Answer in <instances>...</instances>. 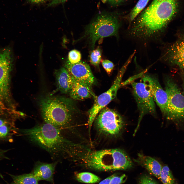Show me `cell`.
Here are the masks:
<instances>
[{
  "mask_svg": "<svg viewBox=\"0 0 184 184\" xmlns=\"http://www.w3.org/2000/svg\"><path fill=\"white\" fill-rule=\"evenodd\" d=\"M178 0H153L130 27L133 37L147 40L157 37L177 11Z\"/></svg>",
  "mask_w": 184,
  "mask_h": 184,
  "instance_id": "6da1fadb",
  "label": "cell"
},
{
  "mask_svg": "<svg viewBox=\"0 0 184 184\" xmlns=\"http://www.w3.org/2000/svg\"><path fill=\"white\" fill-rule=\"evenodd\" d=\"M21 132L31 142L53 156L71 155L73 153L72 144L64 137L59 129L50 124L37 125Z\"/></svg>",
  "mask_w": 184,
  "mask_h": 184,
  "instance_id": "7a4b0ae2",
  "label": "cell"
},
{
  "mask_svg": "<svg viewBox=\"0 0 184 184\" xmlns=\"http://www.w3.org/2000/svg\"><path fill=\"white\" fill-rule=\"evenodd\" d=\"M39 104L44 121L59 129L70 124L76 111L72 100L62 96L43 97L39 100Z\"/></svg>",
  "mask_w": 184,
  "mask_h": 184,
  "instance_id": "3957f363",
  "label": "cell"
},
{
  "mask_svg": "<svg viewBox=\"0 0 184 184\" xmlns=\"http://www.w3.org/2000/svg\"><path fill=\"white\" fill-rule=\"evenodd\" d=\"M81 160L87 167L99 171L126 170L133 166L132 162L127 154L118 148L88 152L82 157Z\"/></svg>",
  "mask_w": 184,
  "mask_h": 184,
  "instance_id": "277c9868",
  "label": "cell"
},
{
  "mask_svg": "<svg viewBox=\"0 0 184 184\" xmlns=\"http://www.w3.org/2000/svg\"><path fill=\"white\" fill-rule=\"evenodd\" d=\"M120 25L119 20L116 15L107 13L100 14L86 27L83 36L79 39L86 38L93 49L99 39L117 36Z\"/></svg>",
  "mask_w": 184,
  "mask_h": 184,
  "instance_id": "5b68a950",
  "label": "cell"
},
{
  "mask_svg": "<svg viewBox=\"0 0 184 184\" xmlns=\"http://www.w3.org/2000/svg\"><path fill=\"white\" fill-rule=\"evenodd\" d=\"M13 55L10 47L0 49V109L2 110L12 109L13 107L10 88Z\"/></svg>",
  "mask_w": 184,
  "mask_h": 184,
  "instance_id": "8992f818",
  "label": "cell"
},
{
  "mask_svg": "<svg viewBox=\"0 0 184 184\" xmlns=\"http://www.w3.org/2000/svg\"><path fill=\"white\" fill-rule=\"evenodd\" d=\"M164 82L168 96V112L166 118L178 126L184 123V95L174 80L166 76Z\"/></svg>",
  "mask_w": 184,
  "mask_h": 184,
  "instance_id": "52a82bcc",
  "label": "cell"
},
{
  "mask_svg": "<svg viewBox=\"0 0 184 184\" xmlns=\"http://www.w3.org/2000/svg\"><path fill=\"white\" fill-rule=\"evenodd\" d=\"M129 64V62L126 61L119 71L116 78L110 87L106 91L98 96H96L94 99L93 105L88 112V124L89 131L100 111L116 97L117 91L121 86V81L123 76Z\"/></svg>",
  "mask_w": 184,
  "mask_h": 184,
  "instance_id": "ba28073f",
  "label": "cell"
},
{
  "mask_svg": "<svg viewBox=\"0 0 184 184\" xmlns=\"http://www.w3.org/2000/svg\"><path fill=\"white\" fill-rule=\"evenodd\" d=\"M95 121L98 130L110 136L118 135L124 126V121L121 115L116 111L106 107L100 111Z\"/></svg>",
  "mask_w": 184,
  "mask_h": 184,
  "instance_id": "9c48e42d",
  "label": "cell"
},
{
  "mask_svg": "<svg viewBox=\"0 0 184 184\" xmlns=\"http://www.w3.org/2000/svg\"><path fill=\"white\" fill-rule=\"evenodd\" d=\"M131 85L140 114L137 125L133 134L134 135L139 128L143 117L147 114L155 115L156 110L153 96L146 85L142 82H133Z\"/></svg>",
  "mask_w": 184,
  "mask_h": 184,
  "instance_id": "30bf717a",
  "label": "cell"
},
{
  "mask_svg": "<svg viewBox=\"0 0 184 184\" xmlns=\"http://www.w3.org/2000/svg\"><path fill=\"white\" fill-rule=\"evenodd\" d=\"M142 82L149 89L154 100L159 107L164 117L166 118L168 112V96L155 77L145 75L142 77Z\"/></svg>",
  "mask_w": 184,
  "mask_h": 184,
  "instance_id": "8fae6325",
  "label": "cell"
},
{
  "mask_svg": "<svg viewBox=\"0 0 184 184\" xmlns=\"http://www.w3.org/2000/svg\"><path fill=\"white\" fill-rule=\"evenodd\" d=\"M65 67L72 77L76 80L91 86L96 83V80L90 67L86 62L80 61L72 64L68 61L65 63Z\"/></svg>",
  "mask_w": 184,
  "mask_h": 184,
  "instance_id": "7c38bea8",
  "label": "cell"
},
{
  "mask_svg": "<svg viewBox=\"0 0 184 184\" xmlns=\"http://www.w3.org/2000/svg\"><path fill=\"white\" fill-rule=\"evenodd\" d=\"M164 57L170 62L184 69V40L170 46Z\"/></svg>",
  "mask_w": 184,
  "mask_h": 184,
  "instance_id": "4fadbf2b",
  "label": "cell"
},
{
  "mask_svg": "<svg viewBox=\"0 0 184 184\" xmlns=\"http://www.w3.org/2000/svg\"><path fill=\"white\" fill-rule=\"evenodd\" d=\"M57 88L64 94L69 93L74 81L72 77L65 68L61 67L56 70L55 73Z\"/></svg>",
  "mask_w": 184,
  "mask_h": 184,
  "instance_id": "5bb4252c",
  "label": "cell"
},
{
  "mask_svg": "<svg viewBox=\"0 0 184 184\" xmlns=\"http://www.w3.org/2000/svg\"><path fill=\"white\" fill-rule=\"evenodd\" d=\"M135 162L145 168L150 173L159 179L162 167L159 163L155 158L139 153Z\"/></svg>",
  "mask_w": 184,
  "mask_h": 184,
  "instance_id": "9a60e30c",
  "label": "cell"
},
{
  "mask_svg": "<svg viewBox=\"0 0 184 184\" xmlns=\"http://www.w3.org/2000/svg\"><path fill=\"white\" fill-rule=\"evenodd\" d=\"M74 83L73 87L69 93L71 98L77 100H80L96 96L93 91L91 86L85 83L77 81L73 77Z\"/></svg>",
  "mask_w": 184,
  "mask_h": 184,
  "instance_id": "2e32d148",
  "label": "cell"
},
{
  "mask_svg": "<svg viewBox=\"0 0 184 184\" xmlns=\"http://www.w3.org/2000/svg\"><path fill=\"white\" fill-rule=\"evenodd\" d=\"M57 163H38L34 168L33 174L38 180L53 182V176Z\"/></svg>",
  "mask_w": 184,
  "mask_h": 184,
  "instance_id": "e0dca14e",
  "label": "cell"
},
{
  "mask_svg": "<svg viewBox=\"0 0 184 184\" xmlns=\"http://www.w3.org/2000/svg\"><path fill=\"white\" fill-rule=\"evenodd\" d=\"M9 175L13 182L19 184H39L38 180L33 173L19 175Z\"/></svg>",
  "mask_w": 184,
  "mask_h": 184,
  "instance_id": "ac0fdd59",
  "label": "cell"
},
{
  "mask_svg": "<svg viewBox=\"0 0 184 184\" xmlns=\"http://www.w3.org/2000/svg\"><path fill=\"white\" fill-rule=\"evenodd\" d=\"M159 180L163 184H178L169 167L166 165L162 167Z\"/></svg>",
  "mask_w": 184,
  "mask_h": 184,
  "instance_id": "d6986e66",
  "label": "cell"
},
{
  "mask_svg": "<svg viewBox=\"0 0 184 184\" xmlns=\"http://www.w3.org/2000/svg\"><path fill=\"white\" fill-rule=\"evenodd\" d=\"M76 178L79 182L87 183H94L100 181V178L92 173L84 172L77 174Z\"/></svg>",
  "mask_w": 184,
  "mask_h": 184,
  "instance_id": "ffe728a7",
  "label": "cell"
},
{
  "mask_svg": "<svg viewBox=\"0 0 184 184\" xmlns=\"http://www.w3.org/2000/svg\"><path fill=\"white\" fill-rule=\"evenodd\" d=\"M149 0H139L131 11L129 20L130 23L133 21L146 5Z\"/></svg>",
  "mask_w": 184,
  "mask_h": 184,
  "instance_id": "44dd1931",
  "label": "cell"
},
{
  "mask_svg": "<svg viewBox=\"0 0 184 184\" xmlns=\"http://www.w3.org/2000/svg\"><path fill=\"white\" fill-rule=\"evenodd\" d=\"M102 51L99 47L92 50L90 53V62L93 65L99 67V64L101 61Z\"/></svg>",
  "mask_w": 184,
  "mask_h": 184,
  "instance_id": "7402d4cb",
  "label": "cell"
},
{
  "mask_svg": "<svg viewBox=\"0 0 184 184\" xmlns=\"http://www.w3.org/2000/svg\"><path fill=\"white\" fill-rule=\"evenodd\" d=\"M11 123L0 126V140L6 139L10 137L14 129Z\"/></svg>",
  "mask_w": 184,
  "mask_h": 184,
  "instance_id": "603a6c76",
  "label": "cell"
},
{
  "mask_svg": "<svg viewBox=\"0 0 184 184\" xmlns=\"http://www.w3.org/2000/svg\"><path fill=\"white\" fill-rule=\"evenodd\" d=\"M68 57L69 62L72 64H75L81 61V55L79 51L74 49L69 52Z\"/></svg>",
  "mask_w": 184,
  "mask_h": 184,
  "instance_id": "cb8c5ba5",
  "label": "cell"
},
{
  "mask_svg": "<svg viewBox=\"0 0 184 184\" xmlns=\"http://www.w3.org/2000/svg\"><path fill=\"white\" fill-rule=\"evenodd\" d=\"M101 62L103 67L107 73L109 74H110L114 68L113 63L108 60H101Z\"/></svg>",
  "mask_w": 184,
  "mask_h": 184,
  "instance_id": "d4e9b609",
  "label": "cell"
},
{
  "mask_svg": "<svg viewBox=\"0 0 184 184\" xmlns=\"http://www.w3.org/2000/svg\"><path fill=\"white\" fill-rule=\"evenodd\" d=\"M126 179V176L125 174L120 176L115 175L111 179L109 184H121L125 182Z\"/></svg>",
  "mask_w": 184,
  "mask_h": 184,
  "instance_id": "484cf974",
  "label": "cell"
},
{
  "mask_svg": "<svg viewBox=\"0 0 184 184\" xmlns=\"http://www.w3.org/2000/svg\"><path fill=\"white\" fill-rule=\"evenodd\" d=\"M139 184H157L151 177L147 175H143L140 178Z\"/></svg>",
  "mask_w": 184,
  "mask_h": 184,
  "instance_id": "4316f807",
  "label": "cell"
},
{
  "mask_svg": "<svg viewBox=\"0 0 184 184\" xmlns=\"http://www.w3.org/2000/svg\"><path fill=\"white\" fill-rule=\"evenodd\" d=\"M67 0H53L48 4V6H50L57 5L64 2Z\"/></svg>",
  "mask_w": 184,
  "mask_h": 184,
  "instance_id": "83f0119b",
  "label": "cell"
},
{
  "mask_svg": "<svg viewBox=\"0 0 184 184\" xmlns=\"http://www.w3.org/2000/svg\"><path fill=\"white\" fill-rule=\"evenodd\" d=\"M115 175V174H114L108 177L101 181L99 184H109L111 179Z\"/></svg>",
  "mask_w": 184,
  "mask_h": 184,
  "instance_id": "f1b7e54d",
  "label": "cell"
},
{
  "mask_svg": "<svg viewBox=\"0 0 184 184\" xmlns=\"http://www.w3.org/2000/svg\"><path fill=\"white\" fill-rule=\"evenodd\" d=\"M7 151L2 149L0 148V161L4 159H8L6 156Z\"/></svg>",
  "mask_w": 184,
  "mask_h": 184,
  "instance_id": "f546056e",
  "label": "cell"
},
{
  "mask_svg": "<svg viewBox=\"0 0 184 184\" xmlns=\"http://www.w3.org/2000/svg\"><path fill=\"white\" fill-rule=\"evenodd\" d=\"M31 3L38 4L43 3L47 0H28Z\"/></svg>",
  "mask_w": 184,
  "mask_h": 184,
  "instance_id": "4dcf8cb0",
  "label": "cell"
},
{
  "mask_svg": "<svg viewBox=\"0 0 184 184\" xmlns=\"http://www.w3.org/2000/svg\"><path fill=\"white\" fill-rule=\"evenodd\" d=\"M10 123V122L6 120L0 118V126L4 125Z\"/></svg>",
  "mask_w": 184,
  "mask_h": 184,
  "instance_id": "1f68e13d",
  "label": "cell"
},
{
  "mask_svg": "<svg viewBox=\"0 0 184 184\" xmlns=\"http://www.w3.org/2000/svg\"><path fill=\"white\" fill-rule=\"evenodd\" d=\"M125 0H109L110 2L112 4L117 5L121 3Z\"/></svg>",
  "mask_w": 184,
  "mask_h": 184,
  "instance_id": "d6a6232c",
  "label": "cell"
},
{
  "mask_svg": "<svg viewBox=\"0 0 184 184\" xmlns=\"http://www.w3.org/2000/svg\"><path fill=\"white\" fill-rule=\"evenodd\" d=\"M10 184H19L16 183L15 182H14L13 181V182Z\"/></svg>",
  "mask_w": 184,
  "mask_h": 184,
  "instance_id": "836d02e7",
  "label": "cell"
},
{
  "mask_svg": "<svg viewBox=\"0 0 184 184\" xmlns=\"http://www.w3.org/2000/svg\"><path fill=\"white\" fill-rule=\"evenodd\" d=\"M102 0L104 1H106V0Z\"/></svg>",
  "mask_w": 184,
  "mask_h": 184,
  "instance_id": "e575fe53",
  "label": "cell"
},
{
  "mask_svg": "<svg viewBox=\"0 0 184 184\" xmlns=\"http://www.w3.org/2000/svg\"></svg>",
  "mask_w": 184,
  "mask_h": 184,
  "instance_id": "d590c367",
  "label": "cell"
}]
</instances>
